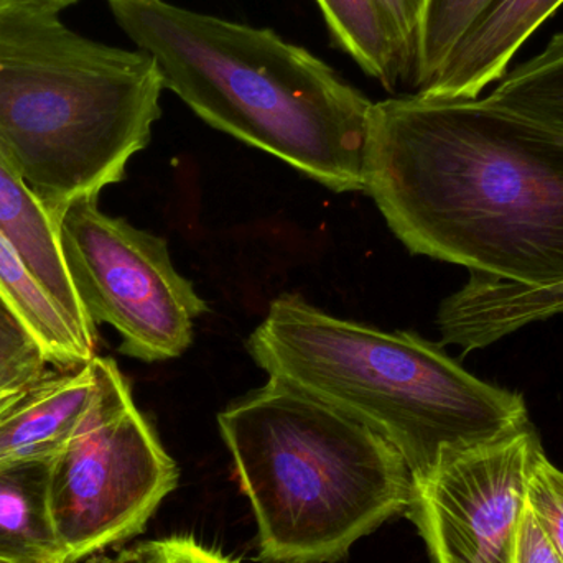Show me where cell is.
<instances>
[{
	"instance_id": "6da1fadb",
	"label": "cell",
	"mask_w": 563,
	"mask_h": 563,
	"mask_svg": "<svg viewBox=\"0 0 563 563\" xmlns=\"http://www.w3.org/2000/svg\"><path fill=\"white\" fill-rule=\"evenodd\" d=\"M364 178L410 253L525 287L563 282V132L486 98L384 99Z\"/></svg>"
},
{
	"instance_id": "7a4b0ae2",
	"label": "cell",
	"mask_w": 563,
	"mask_h": 563,
	"mask_svg": "<svg viewBox=\"0 0 563 563\" xmlns=\"http://www.w3.org/2000/svg\"><path fill=\"white\" fill-rule=\"evenodd\" d=\"M151 56L164 89L211 128L280 158L333 191H364L373 101L323 59L271 29L167 0H108Z\"/></svg>"
},
{
	"instance_id": "3957f363",
	"label": "cell",
	"mask_w": 563,
	"mask_h": 563,
	"mask_svg": "<svg viewBox=\"0 0 563 563\" xmlns=\"http://www.w3.org/2000/svg\"><path fill=\"white\" fill-rule=\"evenodd\" d=\"M254 363L376 430L413 479L528 422L525 397L466 371L442 344L331 317L280 295L247 340Z\"/></svg>"
},
{
	"instance_id": "277c9868",
	"label": "cell",
	"mask_w": 563,
	"mask_h": 563,
	"mask_svg": "<svg viewBox=\"0 0 563 563\" xmlns=\"http://www.w3.org/2000/svg\"><path fill=\"white\" fill-rule=\"evenodd\" d=\"M58 12L0 2V139L53 220L124 180L164 91L151 56L85 38Z\"/></svg>"
},
{
	"instance_id": "5b68a950",
	"label": "cell",
	"mask_w": 563,
	"mask_h": 563,
	"mask_svg": "<svg viewBox=\"0 0 563 563\" xmlns=\"http://www.w3.org/2000/svg\"><path fill=\"white\" fill-rule=\"evenodd\" d=\"M264 563H336L406 516V460L356 417L271 379L218 416Z\"/></svg>"
},
{
	"instance_id": "8992f818",
	"label": "cell",
	"mask_w": 563,
	"mask_h": 563,
	"mask_svg": "<svg viewBox=\"0 0 563 563\" xmlns=\"http://www.w3.org/2000/svg\"><path fill=\"white\" fill-rule=\"evenodd\" d=\"M99 393L52 462L49 506L66 563L144 531L177 488L178 466L132 399L112 357H96Z\"/></svg>"
},
{
	"instance_id": "52a82bcc",
	"label": "cell",
	"mask_w": 563,
	"mask_h": 563,
	"mask_svg": "<svg viewBox=\"0 0 563 563\" xmlns=\"http://www.w3.org/2000/svg\"><path fill=\"white\" fill-rule=\"evenodd\" d=\"M53 221L82 310L118 331L122 354L155 363L190 347L208 308L175 269L165 240L102 213L98 198L73 201Z\"/></svg>"
},
{
	"instance_id": "ba28073f",
	"label": "cell",
	"mask_w": 563,
	"mask_h": 563,
	"mask_svg": "<svg viewBox=\"0 0 563 563\" xmlns=\"http://www.w3.org/2000/svg\"><path fill=\"white\" fill-rule=\"evenodd\" d=\"M541 437L531 420L446 455L413 479L407 518L433 563H515L516 536L528 501Z\"/></svg>"
},
{
	"instance_id": "9c48e42d",
	"label": "cell",
	"mask_w": 563,
	"mask_h": 563,
	"mask_svg": "<svg viewBox=\"0 0 563 563\" xmlns=\"http://www.w3.org/2000/svg\"><path fill=\"white\" fill-rule=\"evenodd\" d=\"M96 357L85 366L46 371L0 409V462L59 455L98 397Z\"/></svg>"
},
{
	"instance_id": "30bf717a",
	"label": "cell",
	"mask_w": 563,
	"mask_h": 563,
	"mask_svg": "<svg viewBox=\"0 0 563 563\" xmlns=\"http://www.w3.org/2000/svg\"><path fill=\"white\" fill-rule=\"evenodd\" d=\"M563 0H498L456 43L435 78L417 95L476 99L506 75L532 33L554 15Z\"/></svg>"
},
{
	"instance_id": "8fae6325",
	"label": "cell",
	"mask_w": 563,
	"mask_h": 563,
	"mask_svg": "<svg viewBox=\"0 0 563 563\" xmlns=\"http://www.w3.org/2000/svg\"><path fill=\"white\" fill-rule=\"evenodd\" d=\"M0 233L19 251L26 266L52 291L73 323L98 340L69 280L56 236L55 221L23 178L0 139Z\"/></svg>"
},
{
	"instance_id": "7c38bea8",
	"label": "cell",
	"mask_w": 563,
	"mask_h": 563,
	"mask_svg": "<svg viewBox=\"0 0 563 563\" xmlns=\"http://www.w3.org/2000/svg\"><path fill=\"white\" fill-rule=\"evenodd\" d=\"M52 462H0V561L66 563L49 506Z\"/></svg>"
},
{
	"instance_id": "4fadbf2b",
	"label": "cell",
	"mask_w": 563,
	"mask_h": 563,
	"mask_svg": "<svg viewBox=\"0 0 563 563\" xmlns=\"http://www.w3.org/2000/svg\"><path fill=\"white\" fill-rule=\"evenodd\" d=\"M0 297L42 346L55 369L85 366L96 356L98 340L82 333L52 291L26 266L0 233Z\"/></svg>"
},
{
	"instance_id": "5bb4252c",
	"label": "cell",
	"mask_w": 563,
	"mask_h": 563,
	"mask_svg": "<svg viewBox=\"0 0 563 563\" xmlns=\"http://www.w3.org/2000/svg\"><path fill=\"white\" fill-rule=\"evenodd\" d=\"M338 48L351 56L387 91L406 82L407 66L399 36L379 0H314Z\"/></svg>"
},
{
	"instance_id": "9a60e30c",
	"label": "cell",
	"mask_w": 563,
	"mask_h": 563,
	"mask_svg": "<svg viewBox=\"0 0 563 563\" xmlns=\"http://www.w3.org/2000/svg\"><path fill=\"white\" fill-rule=\"evenodd\" d=\"M486 99L563 132V32L539 55L506 73Z\"/></svg>"
},
{
	"instance_id": "2e32d148",
	"label": "cell",
	"mask_w": 563,
	"mask_h": 563,
	"mask_svg": "<svg viewBox=\"0 0 563 563\" xmlns=\"http://www.w3.org/2000/svg\"><path fill=\"white\" fill-rule=\"evenodd\" d=\"M498 0H427L409 85L426 88L456 43Z\"/></svg>"
},
{
	"instance_id": "e0dca14e",
	"label": "cell",
	"mask_w": 563,
	"mask_h": 563,
	"mask_svg": "<svg viewBox=\"0 0 563 563\" xmlns=\"http://www.w3.org/2000/svg\"><path fill=\"white\" fill-rule=\"evenodd\" d=\"M48 364L42 346L0 297V396L12 399L36 383Z\"/></svg>"
},
{
	"instance_id": "ac0fdd59",
	"label": "cell",
	"mask_w": 563,
	"mask_h": 563,
	"mask_svg": "<svg viewBox=\"0 0 563 563\" xmlns=\"http://www.w3.org/2000/svg\"><path fill=\"white\" fill-rule=\"evenodd\" d=\"M528 503L563 558V472L545 453L532 468Z\"/></svg>"
},
{
	"instance_id": "d6986e66",
	"label": "cell",
	"mask_w": 563,
	"mask_h": 563,
	"mask_svg": "<svg viewBox=\"0 0 563 563\" xmlns=\"http://www.w3.org/2000/svg\"><path fill=\"white\" fill-rule=\"evenodd\" d=\"M115 563H238L210 551L191 538L142 542L125 551Z\"/></svg>"
},
{
	"instance_id": "ffe728a7",
	"label": "cell",
	"mask_w": 563,
	"mask_h": 563,
	"mask_svg": "<svg viewBox=\"0 0 563 563\" xmlns=\"http://www.w3.org/2000/svg\"><path fill=\"white\" fill-rule=\"evenodd\" d=\"M426 2L427 0H379L380 7L399 36L400 46H402L407 66L406 82L410 81L413 65H416Z\"/></svg>"
},
{
	"instance_id": "44dd1931",
	"label": "cell",
	"mask_w": 563,
	"mask_h": 563,
	"mask_svg": "<svg viewBox=\"0 0 563 563\" xmlns=\"http://www.w3.org/2000/svg\"><path fill=\"white\" fill-rule=\"evenodd\" d=\"M515 563H563L561 552L536 518L528 501L516 536Z\"/></svg>"
},
{
	"instance_id": "7402d4cb",
	"label": "cell",
	"mask_w": 563,
	"mask_h": 563,
	"mask_svg": "<svg viewBox=\"0 0 563 563\" xmlns=\"http://www.w3.org/2000/svg\"><path fill=\"white\" fill-rule=\"evenodd\" d=\"M0 2H22V3H38V5L52 7V9L62 10L71 3L79 2V0H0Z\"/></svg>"
},
{
	"instance_id": "603a6c76",
	"label": "cell",
	"mask_w": 563,
	"mask_h": 563,
	"mask_svg": "<svg viewBox=\"0 0 563 563\" xmlns=\"http://www.w3.org/2000/svg\"><path fill=\"white\" fill-rule=\"evenodd\" d=\"M9 400L10 399H5V397L0 396V409H2V407L5 406V404L9 402Z\"/></svg>"
},
{
	"instance_id": "cb8c5ba5",
	"label": "cell",
	"mask_w": 563,
	"mask_h": 563,
	"mask_svg": "<svg viewBox=\"0 0 563 563\" xmlns=\"http://www.w3.org/2000/svg\"><path fill=\"white\" fill-rule=\"evenodd\" d=\"M0 563H12V562L0 561Z\"/></svg>"
}]
</instances>
